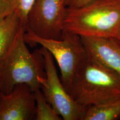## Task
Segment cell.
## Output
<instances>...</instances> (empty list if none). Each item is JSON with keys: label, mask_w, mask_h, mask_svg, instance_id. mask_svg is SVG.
<instances>
[{"label": "cell", "mask_w": 120, "mask_h": 120, "mask_svg": "<svg viewBox=\"0 0 120 120\" xmlns=\"http://www.w3.org/2000/svg\"><path fill=\"white\" fill-rule=\"evenodd\" d=\"M23 27L25 28L15 11L0 21V58L8 50Z\"/></svg>", "instance_id": "cell-9"}, {"label": "cell", "mask_w": 120, "mask_h": 120, "mask_svg": "<svg viewBox=\"0 0 120 120\" xmlns=\"http://www.w3.org/2000/svg\"><path fill=\"white\" fill-rule=\"evenodd\" d=\"M22 28L6 52L0 58V94H7L16 85L25 83L33 92L41 87L46 77L41 47L30 51Z\"/></svg>", "instance_id": "cell-1"}, {"label": "cell", "mask_w": 120, "mask_h": 120, "mask_svg": "<svg viewBox=\"0 0 120 120\" xmlns=\"http://www.w3.org/2000/svg\"><path fill=\"white\" fill-rule=\"evenodd\" d=\"M24 39L32 47L39 45L47 49L56 60L59 67L63 85L72 95V83L76 71L88 57L81 37L72 33L63 31L59 40L45 39L26 30Z\"/></svg>", "instance_id": "cell-4"}, {"label": "cell", "mask_w": 120, "mask_h": 120, "mask_svg": "<svg viewBox=\"0 0 120 120\" xmlns=\"http://www.w3.org/2000/svg\"><path fill=\"white\" fill-rule=\"evenodd\" d=\"M45 60L46 77L40 89L46 100L64 120H83L87 107L79 105L67 92L58 76L55 60L49 51L41 47Z\"/></svg>", "instance_id": "cell-5"}, {"label": "cell", "mask_w": 120, "mask_h": 120, "mask_svg": "<svg viewBox=\"0 0 120 120\" xmlns=\"http://www.w3.org/2000/svg\"><path fill=\"white\" fill-rule=\"evenodd\" d=\"M16 6V0H0V21L14 12Z\"/></svg>", "instance_id": "cell-13"}, {"label": "cell", "mask_w": 120, "mask_h": 120, "mask_svg": "<svg viewBox=\"0 0 120 120\" xmlns=\"http://www.w3.org/2000/svg\"><path fill=\"white\" fill-rule=\"evenodd\" d=\"M35 113L34 93L26 84L16 85L8 94H0V120H32Z\"/></svg>", "instance_id": "cell-7"}, {"label": "cell", "mask_w": 120, "mask_h": 120, "mask_svg": "<svg viewBox=\"0 0 120 120\" xmlns=\"http://www.w3.org/2000/svg\"><path fill=\"white\" fill-rule=\"evenodd\" d=\"M34 96L36 102L35 120H61L62 118L58 115L51 105L46 100L40 88L34 91Z\"/></svg>", "instance_id": "cell-11"}, {"label": "cell", "mask_w": 120, "mask_h": 120, "mask_svg": "<svg viewBox=\"0 0 120 120\" xmlns=\"http://www.w3.org/2000/svg\"><path fill=\"white\" fill-rule=\"evenodd\" d=\"M94 0H66L67 7H79L86 5Z\"/></svg>", "instance_id": "cell-14"}, {"label": "cell", "mask_w": 120, "mask_h": 120, "mask_svg": "<svg viewBox=\"0 0 120 120\" xmlns=\"http://www.w3.org/2000/svg\"><path fill=\"white\" fill-rule=\"evenodd\" d=\"M120 28V0H94L67 7L63 31L80 37H117Z\"/></svg>", "instance_id": "cell-2"}, {"label": "cell", "mask_w": 120, "mask_h": 120, "mask_svg": "<svg viewBox=\"0 0 120 120\" xmlns=\"http://www.w3.org/2000/svg\"><path fill=\"white\" fill-rule=\"evenodd\" d=\"M72 96L86 107L119 100L120 77L88 56L73 77Z\"/></svg>", "instance_id": "cell-3"}, {"label": "cell", "mask_w": 120, "mask_h": 120, "mask_svg": "<svg viewBox=\"0 0 120 120\" xmlns=\"http://www.w3.org/2000/svg\"><path fill=\"white\" fill-rule=\"evenodd\" d=\"M66 0H34L27 17L26 30L41 38L62 37Z\"/></svg>", "instance_id": "cell-6"}, {"label": "cell", "mask_w": 120, "mask_h": 120, "mask_svg": "<svg viewBox=\"0 0 120 120\" xmlns=\"http://www.w3.org/2000/svg\"><path fill=\"white\" fill-rule=\"evenodd\" d=\"M120 117V99L87 107L83 120H115Z\"/></svg>", "instance_id": "cell-10"}, {"label": "cell", "mask_w": 120, "mask_h": 120, "mask_svg": "<svg viewBox=\"0 0 120 120\" xmlns=\"http://www.w3.org/2000/svg\"><path fill=\"white\" fill-rule=\"evenodd\" d=\"M34 1V0H16L17 6L15 12L17 13L25 28L28 13L32 7Z\"/></svg>", "instance_id": "cell-12"}, {"label": "cell", "mask_w": 120, "mask_h": 120, "mask_svg": "<svg viewBox=\"0 0 120 120\" xmlns=\"http://www.w3.org/2000/svg\"><path fill=\"white\" fill-rule=\"evenodd\" d=\"M88 56L120 77V40L116 37H81Z\"/></svg>", "instance_id": "cell-8"}, {"label": "cell", "mask_w": 120, "mask_h": 120, "mask_svg": "<svg viewBox=\"0 0 120 120\" xmlns=\"http://www.w3.org/2000/svg\"><path fill=\"white\" fill-rule=\"evenodd\" d=\"M116 38H117L118 39H119V40H120V30H119V32H118V35H117V36Z\"/></svg>", "instance_id": "cell-15"}]
</instances>
